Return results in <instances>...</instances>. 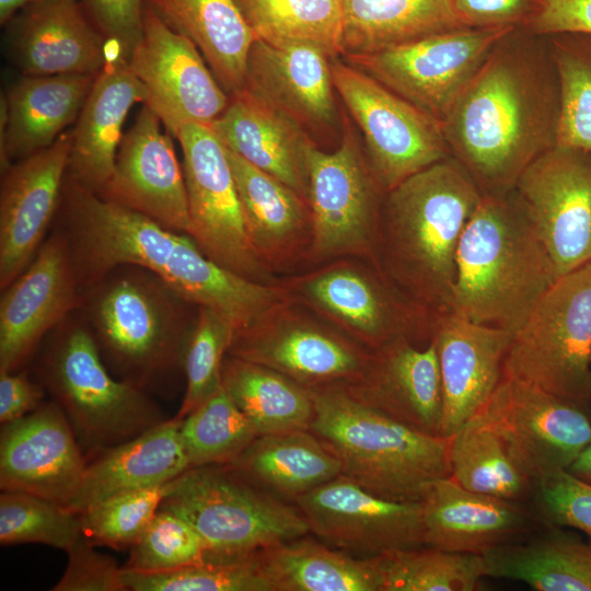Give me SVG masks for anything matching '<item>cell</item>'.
Here are the masks:
<instances>
[{
  "label": "cell",
  "mask_w": 591,
  "mask_h": 591,
  "mask_svg": "<svg viewBox=\"0 0 591 591\" xmlns=\"http://www.w3.org/2000/svg\"><path fill=\"white\" fill-rule=\"evenodd\" d=\"M292 503L310 533L334 548L374 557L425 546L422 501H395L339 475Z\"/></svg>",
  "instance_id": "cell-18"
},
{
  "label": "cell",
  "mask_w": 591,
  "mask_h": 591,
  "mask_svg": "<svg viewBox=\"0 0 591 591\" xmlns=\"http://www.w3.org/2000/svg\"><path fill=\"white\" fill-rule=\"evenodd\" d=\"M256 553L161 572L124 567L121 581L126 590L131 591H271L262 575Z\"/></svg>",
  "instance_id": "cell-45"
},
{
  "label": "cell",
  "mask_w": 591,
  "mask_h": 591,
  "mask_svg": "<svg viewBox=\"0 0 591 591\" xmlns=\"http://www.w3.org/2000/svg\"><path fill=\"white\" fill-rule=\"evenodd\" d=\"M470 27L519 26L530 15L535 0H452Z\"/></svg>",
  "instance_id": "cell-54"
},
{
  "label": "cell",
  "mask_w": 591,
  "mask_h": 591,
  "mask_svg": "<svg viewBox=\"0 0 591 591\" xmlns=\"http://www.w3.org/2000/svg\"><path fill=\"white\" fill-rule=\"evenodd\" d=\"M83 534L66 551L68 564L53 591H126L117 561Z\"/></svg>",
  "instance_id": "cell-51"
},
{
  "label": "cell",
  "mask_w": 591,
  "mask_h": 591,
  "mask_svg": "<svg viewBox=\"0 0 591 591\" xmlns=\"http://www.w3.org/2000/svg\"><path fill=\"white\" fill-rule=\"evenodd\" d=\"M0 298V372H14L42 339L81 306L66 235L57 228Z\"/></svg>",
  "instance_id": "cell-20"
},
{
  "label": "cell",
  "mask_w": 591,
  "mask_h": 591,
  "mask_svg": "<svg viewBox=\"0 0 591 591\" xmlns=\"http://www.w3.org/2000/svg\"><path fill=\"white\" fill-rule=\"evenodd\" d=\"M86 464L73 428L55 401L2 425L1 490L35 495L69 508Z\"/></svg>",
  "instance_id": "cell-21"
},
{
  "label": "cell",
  "mask_w": 591,
  "mask_h": 591,
  "mask_svg": "<svg viewBox=\"0 0 591 591\" xmlns=\"http://www.w3.org/2000/svg\"><path fill=\"white\" fill-rule=\"evenodd\" d=\"M33 0H0V22L2 25L7 22L23 7L30 3Z\"/></svg>",
  "instance_id": "cell-57"
},
{
  "label": "cell",
  "mask_w": 591,
  "mask_h": 591,
  "mask_svg": "<svg viewBox=\"0 0 591 591\" xmlns=\"http://www.w3.org/2000/svg\"><path fill=\"white\" fill-rule=\"evenodd\" d=\"M144 5L196 45L228 94L244 89L256 36L234 0H144Z\"/></svg>",
  "instance_id": "cell-34"
},
{
  "label": "cell",
  "mask_w": 591,
  "mask_h": 591,
  "mask_svg": "<svg viewBox=\"0 0 591 591\" xmlns=\"http://www.w3.org/2000/svg\"><path fill=\"white\" fill-rule=\"evenodd\" d=\"M257 436L223 386L181 422V437L189 468L230 464Z\"/></svg>",
  "instance_id": "cell-43"
},
{
  "label": "cell",
  "mask_w": 591,
  "mask_h": 591,
  "mask_svg": "<svg viewBox=\"0 0 591 591\" xmlns=\"http://www.w3.org/2000/svg\"><path fill=\"white\" fill-rule=\"evenodd\" d=\"M340 54L366 55L470 27L452 0H341Z\"/></svg>",
  "instance_id": "cell-35"
},
{
  "label": "cell",
  "mask_w": 591,
  "mask_h": 591,
  "mask_svg": "<svg viewBox=\"0 0 591 591\" xmlns=\"http://www.w3.org/2000/svg\"><path fill=\"white\" fill-rule=\"evenodd\" d=\"M486 577L536 591H591V542L563 533L505 544L483 555Z\"/></svg>",
  "instance_id": "cell-39"
},
{
  "label": "cell",
  "mask_w": 591,
  "mask_h": 591,
  "mask_svg": "<svg viewBox=\"0 0 591 591\" xmlns=\"http://www.w3.org/2000/svg\"><path fill=\"white\" fill-rule=\"evenodd\" d=\"M422 505L425 546L449 552L485 555L528 524L517 501L470 490L452 476L436 480Z\"/></svg>",
  "instance_id": "cell-31"
},
{
  "label": "cell",
  "mask_w": 591,
  "mask_h": 591,
  "mask_svg": "<svg viewBox=\"0 0 591 591\" xmlns=\"http://www.w3.org/2000/svg\"><path fill=\"white\" fill-rule=\"evenodd\" d=\"M256 39L305 45L329 58L340 54L341 0H234Z\"/></svg>",
  "instance_id": "cell-41"
},
{
  "label": "cell",
  "mask_w": 591,
  "mask_h": 591,
  "mask_svg": "<svg viewBox=\"0 0 591 591\" xmlns=\"http://www.w3.org/2000/svg\"><path fill=\"white\" fill-rule=\"evenodd\" d=\"M477 413L533 483L568 470L591 442L584 407L506 375Z\"/></svg>",
  "instance_id": "cell-16"
},
{
  "label": "cell",
  "mask_w": 591,
  "mask_h": 591,
  "mask_svg": "<svg viewBox=\"0 0 591 591\" xmlns=\"http://www.w3.org/2000/svg\"><path fill=\"white\" fill-rule=\"evenodd\" d=\"M340 387L405 425L439 436L442 385L432 337L424 346L399 339L371 350L363 373Z\"/></svg>",
  "instance_id": "cell-26"
},
{
  "label": "cell",
  "mask_w": 591,
  "mask_h": 591,
  "mask_svg": "<svg viewBox=\"0 0 591 591\" xmlns=\"http://www.w3.org/2000/svg\"><path fill=\"white\" fill-rule=\"evenodd\" d=\"M55 220L67 237L80 290L115 267H142L186 301L242 332L290 300L279 282L244 278L211 260L185 233L103 199L66 176Z\"/></svg>",
  "instance_id": "cell-1"
},
{
  "label": "cell",
  "mask_w": 591,
  "mask_h": 591,
  "mask_svg": "<svg viewBox=\"0 0 591 591\" xmlns=\"http://www.w3.org/2000/svg\"><path fill=\"white\" fill-rule=\"evenodd\" d=\"M81 534V517L71 509L35 495L1 491V545L39 543L67 551Z\"/></svg>",
  "instance_id": "cell-46"
},
{
  "label": "cell",
  "mask_w": 591,
  "mask_h": 591,
  "mask_svg": "<svg viewBox=\"0 0 591 591\" xmlns=\"http://www.w3.org/2000/svg\"><path fill=\"white\" fill-rule=\"evenodd\" d=\"M451 476L463 487L518 501L533 489L507 444L477 413L450 437Z\"/></svg>",
  "instance_id": "cell-40"
},
{
  "label": "cell",
  "mask_w": 591,
  "mask_h": 591,
  "mask_svg": "<svg viewBox=\"0 0 591 591\" xmlns=\"http://www.w3.org/2000/svg\"><path fill=\"white\" fill-rule=\"evenodd\" d=\"M521 26L537 36L559 33L591 35V0H535Z\"/></svg>",
  "instance_id": "cell-53"
},
{
  "label": "cell",
  "mask_w": 591,
  "mask_h": 591,
  "mask_svg": "<svg viewBox=\"0 0 591 591\" xmlns=\"http://www.w3.org/2000/svg\"><path fill=\"white\" fill-rule=\"evenodd\" d=\"M45 396L42 383L24 372H0V422L7 425L36 409Z\"/></svg>",
  "instance_id": "cell-55"
},
{
  "label": "cell",
  "mask_w": 591,
  "mask_h": 591,
  "mask_svg": "<svg viewBox=\"0 0 591 591\" xmlns=\"http://www.w3.org/2000/svg\"><path fill=\"white\" fill-rule=\"evenodd\" d=\"M514 190L558 276L591 262V153L555 144L521 173Z\"/></svg>",
  "instance_id": "cell-19"
},
{
  "label": "cell",
  "mask_w": 591,
  "mask_h": 591,
  "mask_svg": "<svg viewBox=\"0 0 591 591\" xmlns=\"http://www.w3.org/2000/svg\"><path fill=\"white\" fill-rule=\"evenodd\" d=\"M160 510L188 521L208 545L206 560L243 557L310 533L293 505L229 464L190 467L166 484Z\"/></svg>",
  "instance_id": "cell-8"
},
{
  "label": "cell",
  "mask_w": 591,
  "mask_h": 591,
  "mask_svg": "<svg viewBox=\"0 0 591 591\" xmlns=\"http://www.w3.org/2000/svg\"><path fill=\"white\" fill-rule=\"evenodd\" d=\"M558 277L514 188L483 194L460 240L451 312L514 336Z\"/></svg>",
  "instance_id": "cell-4"
},
{
  "label": "cell",
  "mask_w": 591,
  "mask_h": 591,
  "mask_svg": "<svg viewBox=\"0 0 591 591\" xmlns=\"http://www.w3.org/2000/svg\"><path fill=\"white\" fill-rule=\"evenodd\" d=\"M96 76H25L1 97V171L53 144L73 124Z\"/></svg>",
  "instance_id": "cell-30"
},
{
  "label": "cell",
  "mask_w": 591,
  "mask_h": 591,
  "mask_svg": "<svg viewBox=\"0 0 591 591\" xmlns=\"http://www.w3.org/2000/svg\"><path fill=\"white\" fill-rule=\"evenodd\" d=\"M546 37L560 88L556 144L591 153V35L559 33Z\"/></svg>",
  "instance_id": "cell-44"
},
{
  "label": "cell",
  "mask_w": 591,
  "mask_h": 591,
  "mask_svg": "<svg viewBox=\"0 0 591 591\" xmlns=\"http://www.w3.org/2000/svg\"><path fill=\"white\" fill-rule=\"evenodd\" d=\"M111 46L128 60L142 32L144 0H80Z\"/></svg>",
  "instance_id": "cell-52"
},
{
  "label": "cell",
  "mask_w": 591,
  "mask_h": 591,
  "mask_svg": "<svg viewBox=\"0 0 591 591\" xmlns=\"http://www.w3.org/2000/svg\"><path fill=\"white\" fill-rule=\"evenodd\" d=\"M210 127L225 149L273 175L306 201L308 149L313 142L299 123L242 90L230 97Z\"/></svg>",
  "instance_id": "cell-29"
},
{
  "label": "cell",
  "mask_w": 591,
  "mask_h": 591,
  "mask_svg": "<svg viewBox=\"0 0 591 591\" xmlns=\"http://www.w3.org/2000/svg\"><path fill=\"white\" fill-rule=\"evenodd\" d=\"M271 591H381L372 557L357 558L306 535L256 553Z\"/></svg>",
  "instance_id": "cell-37"
},
{
  "label": "cell",
  "mask_w": 591,
  "mask_h": 591,
  "mask_svg": "<svg viewBox=\"0 0 591 591\" xmlns=\"http://www.w3.org/2000/svg\"><path fill=\"white\" fill-rule=\"evenodd\" d=\"M309 430L339 460L341 475L376 496L422 501L451 476L450 438L430 434L360 402L340 386L312 389Z\"/></svg>",
  "instance_id": "cell-6"
},
{
  "label": "cell",
  "mask_w": 591,
  "mask_h": 591,
  "mask_svg": "<svg viewBox=\"0 0 591 591\" xmlns=\"http://www.w3.org/2000/svg\"><path fill=\"white\" fill-rule=\"evenodd\" d=\"M533 489L547 520L591 537V483L568 470H557L535 480Z\"/></svg>",
  "instance_id": "cell-50"
},
{
  "label": "cell",
  "mask_w": 591,
  "mask_h": 591,
  "mask_svg": "<svg viewBox=\"0 0 591 591\" xmlns=\"http://www.w3.org/2000/svg\"><path fill=\"white\" fill-rule=\"evenodd\" d=\"M4 26L7 55L25 76H97L119 55L80 0H33Z\"/></svg>",
  "instance_id": "cell-24"
},
{
  "label": "cell",
  "mask_w": 591,
  "mask_h": 591,
  "mask_svg": "<svg viewBox=\"0 0 591 591\" xmlns=\"http://www.w3.org/2000/svg\"><path fill=\"white\" fill-rule=\"evenodd\" d=\"M146 100L128 60L114 56L95 77L71 130L67 176L100 194L113 174L125 119L136 103Z\"/></svg>",
  "instance_id": "cell-28"
},
{
  "label": "cell",
  "mask_w": 591,
  "mask_h": 591,
  "mask_svg": "<svg viewBox=\"0 0 591 591\" xmlns=\"http://www.w3.org/2000/svg\"><path fill=\"white\" fill-rule=\"evenodd\" d=\"M71 130L1 171L0 288L31 264L47 237L67 176Z\"/></svg>",
  "instance_id": "cell-22"
},
{
  "label": "cell",
  "mask_w": 591,
  "mask_h": 591,
  "mask_svg": "<svg viewBox=\"0 0 591 591\" xmlns=\"http://www.w3.org/2000/svg\"><path fill=\"white\" fill-rule=\"evenodd\" d=\"M71 315L50 332L38 371L82 450L99 453L166 420L144 390L109 373L89 326Z\"/></svg>",
  "instance_id": "cell-7"
},
{
  "label": "cell",
  "mask_w": 591,
  "mask_h": 591,
  "mask_svg": "<svg viewBox=\"0 0 591 591\" xmlns=\"http://www.w3.org/2000/svg\"><path fill=\"white\" fill-rule=\"evenodd\" d=\"M233 336V327L221 315L198 306L184 356L186 386L176 418L186 417L222 386V364Z\"/></svg>",
  "instance_id": "cell-47"
},
{
  "label": "cell",
  "mask_w": 591,
  "mask_h": 591,
  "mask_svg": "<svg viewBox=\"0 0 591 591\" xmlns=\"http://www.w3.org/2000/svg\"><path fill=\"white\" fill-rule=\"evenodd\" d=\"M282 285L292 301L370 350L399 339L426 345L437 317L405 298L371 262L345 257Z\"/></svg>",
  "instance_id": "cell-10"
},
{
  "label": "cell",
  "mask_w": 591,
  "mask_h": 591,
  "mask_svg": "<svg viewBox=\"0 0 591 591\" xmlns=\"http://www.w3.org/2000/svg\"><path fill=\"white\" fill-rule=\"evenodd\" d=\"M310 262L355 257L374 264L381 202L379 186L352 131L345 128L339 148L308 149Z\"/></svg>",
  "instance_id": "cell-11"
},
{
  "label": "cell",
  "mask_w": 591,
  "mask_h": 591,
  "mask_svg": "<svg viewBox=\"0 0 591 591\" xmlns=\"http://www.w3.org/2000/svg\"><path fill=\"white\" fill-rule=\"evenodd\" d=\"M300 306L290 299L235 333L228 354L271 368L309 390L355 382L371 350Z\"/></svg>",
  "instance_id": "cell-15"
},
{
  "label": "cell",
  "mask_w": 591,
  "mask_h": 591,
  "mask_svg": "<svg viewBox=\"0 0 591 591\" xmlns=\"http://www.w3.org/2000/svg\"><path fill=\"white\" fill-rule=\"evenodd\" d=\"M208 551L207 543L188 521L159 509L130 547L125 568L142 572L170 571L206 561Z\"/></svg>",
  "instance_id": "cell-49"
},
{
  "label": "cell",
  "mask_w": 591,
  "mask_h": 591,
  "mask_svg": "<svg viewBox=\"0 0 591 591\" xmlns=\"http://www.w3.org/2000/svg\"><path fill=\"white\" fill-rule=\"evenodd\" d=\"M194 308L151 271L123 265L81 289L79 312L106 367L144 390L183 369Z\"/></svg>",
  "instance_id": "cell-5"
},
{
  "label": "cell",
  "mask_w": 591,
  "mask_h": 591,
  "mask_svg": "<svg viewBox=\"0 0 591 591\" xmlns=\"http://www.w3.org/2000/svg\"><path fill=\"white\" fill-rule=\"evenodd\" d=\"M183 155L190 237L215 263L244 278L276 283L250 242L227 150L210 126L176 132Z\"/></svg>",
  "instance_id": "cell-13"
},
{
  "label": "cell",
  "mask_w": 591,
  "mask_h": 591,
  "mask_svg": "<svg viewBox=\"0 0 591 591\" xmlns=\"http://www.w3.org/2000/svg\"><path fill=\"white\" fill-rule=\"evenodd\" d=\"M182 419L173 417L141 434L96 453L88 462L69 509L81 513L112 496L163 486L189 468L181 437Z\"/></svg>",
  "instance_id": "cell-32"
},
{
  "label": "cell",
  "mask_w": 591,
  "mask_h": 591,
  "mask_svg": "<svg viewBox=\"0 0 591 591\" xmlns=\"http://www.w3.org/2000/svg\"><path fill=\"white\" fill-rule=\"evenodd\" d=\"M558 74L549 53L518 33L494 48L441 120L450 151L483 194L513 189L557 142Z\"/></svg>",
  "instance_id": "cell-2"
},
{
  "label": "cell",
  "mask_w": 591,
  "mask_h": 591,
  "mask_svg": "<svg viewBox=\"0 0 591 591\" xmlns=\"http://www.w3.org/2000/svg\"><path fill=\"white\" fill-rule=\"evenodd\" d=\"M163 486L118 494L83 512L82 534L95 545L131 547L148 528L164 497Z\"/></svg>",
  "instance_id": "cell-48"
},
{
  "label": "cell",
  "mask_w": 591,
  "mask_h": 591,
  "mask_svg": "<svg viewBox=\"0 0 591 591\" xmlns=\"http://www.w3.org/2000/svg\"><path fill=\"white\" fill-rule=\"evenodd\" d=\"M482 196L451 155L385 193L374 265L434 317L451 311L460 240Z\"/></svg>",
  "instance_id": "cell-3"
},
{
  "label": "cell",
  "mask_w": 591,
  "mask_h": 591,
  "mask_svg": "<svg viewBox=\"0 0 591 591\" xmlns=\"http://www.w3.org/2000/svg\"><path fill=\"white\" fill-rule=\"evenodd\" d=\"M222 386L258 436L310 428L311 391L271 368L227 354Z\"/></svg>",
  "instance_id": "cell-38"
},
{
  "label": "cell",
  "mask_w": 591,
  "mask_h": 591,
  "mask_svg": "<svg viewBox=\"0 0 591 591\" xmlns=\"http://www.w3.org/2000/svg\"><path fill=\"white\" fill-rule=\"evenodd\" d=\"M517 27H465L345 57L348 63L441 121L496 45Z\"/></svg>",
  "instance_id": "cell-14"
},
{
  "label": "cell",
  "mask_w": 591,
  "mask_h": 591,
  "mask_svg": "<svg viewBox=\"0 0 591 591\" xmlns=\"http://www.w3.org/2000/svg\"><path fill=\"white\" fill-rule=\"evenodd\" d=\"M225 150L245 229L262 263L271 271L306 254L311 243L306 201L273 175Z\"/></svg>",
  "instance_id": "cell-33"
},
{
  "label": "cell",
  "mask_w": 591,
  "mask_h": 591,
  "mask_svg": "<svg viewBox=\"0 0 591 591\" xmlns=\"http://www.w3.org/2000/svg\"><path fill=\"white\" fill-rule=\"evenodd\" d=\"M329 59L311 46H274L256 39L243 90L302 127H329L337 118Z\"/></svg>",
  "instance_id": "cell-27"
},
{
  "label": "cell",
  "mask_w": 591,
  "mask_h": 591,
  "mask_svg": "<svg viewBox=\"0 0 591 591\" xmlns=\"http://www.w3.org/2000/svg\"><path fill=\"white\" fill-rule=\"evenodd\" d=\"M128 63L146 90L144 104L173 137L187 123L210 126L230 102L196 45L147 5Z\"/></svg>",
  "instance_id": "cell-17"
},
{
  "label": "cell",
  "mask_w": 591,
  "mask_h": 591,
  "mask_svg": "<svg viewBox=\"0 0 591 591\" xmlns=\"http://www.w3.org/2000/svg\"><path fill=\"white\" fill-rule=\"evenodd\" d=\"M503 375L591 403V262L557 278L512 337Z\"/></svg>",
  "instance_id": "cell-9"
},
{
  "label": "cell",
  "mask_w": 591,
  "mask_h": 591,
  "mask_svg": "<svg viewBox=\"0 0 591 591\" xmlns=\"http://www.w3.org/2000/svg\"><path fill=\"white\" fill-rule=\"evenodd\" d=\"M372 559L381 591H474L486 577L483 555L430 546L397 549Z\"/></svg>",
  "instance_id": "cell-42"
},
{
  "label": "cell",
  "mask_w": 591,
  "mask_h": 591,
  "mask_svg": "<svg viewBox=\"0 0 591 591\" xmlns=\"http://www.w3.org/2000/svg\"><path fill=\"white\" fill-rule=\"evenodd\" d=\"M512 337L451 311L437 317L432 338L442 385L439 436L450 438L488 401L503 375Z\"/></svg>",
  "instance_id": "cell-25"
},
{
  "label": "cell",
  "mask_w": 591,
  "mask_h": 591,
  "mask_svg": "<svg viewBox=\"0 0 591 591\" xmlns=\"http://www.w3.org/2000/svg\"><path fill=\"white\" fill-rule=\"evenodd\" d=\"M335 90L357 123L368 164L385 194L450 157L441 121L348 62L332 58Z\"/></svg>",
  "instance_id": "cell-12"
},
{
  "label": "cell",
  "mask_w": 591,
  "mask_h": 591,
  "mask_svg": "<svg viewBox=\"0 0 591 591\" xmlns=\"http://www.w3.org/2000/svg\"><path fill=\"white\" fill-rule=\"evenodd\" d=\"M577 477L591 483V442L568 468Z\"/></svg>",
  "instance_id": "cell-56"
},
{
  "label": "cell",
  "mask_w": 591,
  "mask_h": 591,
  "mask_svg": "<svg viewBox=\"0 0 591 591\" xmlns=\"http://www.w3.org/2000/svg\"><path fill=\"white\" fill-rule=\"evenodd\" d=\"M229 465L290 501L341 474L339 460L310 430L259 434Z\"/></svg>",
  "instance_id": "cell-36"
},
{
  "label": "cell",
  "mask_w": 591,
  "mask_h": 591,
  "mask_svg": "<svg viewBox=\"0 0 591 591\" xmlns=\"http://www.w3.org/2000/svg\"><path fill=\"white\" fill-rule=\"evenodd\" d=\"M162 126L159 116L143 104L123 135L113 174L97 195L190 236L183 166Z\"/></svg>",
  "instance_id": "cell-23"
}]
</instances>
